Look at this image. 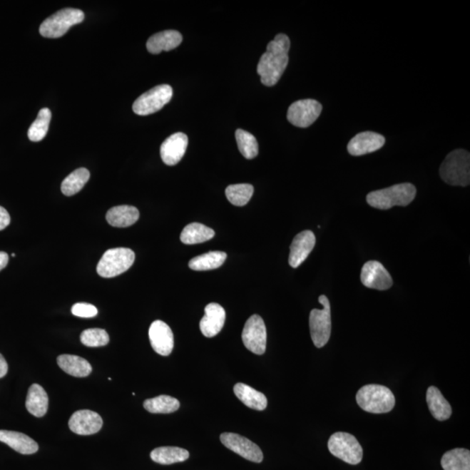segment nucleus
I'll use <instances>...</instances> for the list:
<instances>
[{
	"instance_id": "obj_25",
	"label": "nucleus",
	"mask_w": 470,
	"mask_h": 470,
	"mask_svg": "<svg viewBox=\"0 0 470 470\" xmlns=\"http://www.w3.org/2000/svg\"><path fill=\"white\" fill-rule=\"evenodd\" d=\"M235 396L238 397L242 404L252 409L262 412L267 406V399L265 394L259 391L251 388L250 386L244 383H237L234 388Z\"/></svg>"
},
{
	"instance_id": "obj_7",
	"label": "nucleus",
	"mask_w": 470,
	"mask_h": 470,
	"mask_svg": "<svg viewBox=\"0 0 470 470\" xmlns=\"http://www.w3.org/2000/svg\"><path fill=\"white\" fill-rule=\"evenodd\" d=\"M327 447L332 455L347 464L357 465L362 460L363 450L360 442L349 433L337 432L332 434Z\"/></svg>"
},
{
	"instance_id": "obj_15",
	"label": "nucleus",
	"mask_w": 470,
	"mask_h": 470,
	"mask_svg": "<svg viewBox=\"0 0 470 470\" xmlns=\"http://www.w3.org/2000/svg\"><path fill=\"white\" fill-rule=\"evenodd\" d=\"M149 339L153 350L157 354L168 357L172 353L175 341L170 327L164 322H153L149 329Z\"/></svg>"
},
{
	"instance_id": "obj_28",
	"label": "nucleus",
	"mask_w": 470,
	"mask_h": 470,
	"mask_svg": "<svg viewBox=\"0 0 470 470\" xmlns=\"http://www.w3.org/2000/svg\"><path fill=\"white\" fill-rule=\"evenodd\" d=\"M227 259L226 252L221 251H211L192 259L188 266L192 270L208 271L216 270L223 266Z\"/></svg>"
},
{
	"instance_id": "obj_4",
	"label": "nucleus",
	"mask_w": 470,
	"mask_h": 470,
	"mask_svg": "<svg viewBox=\"0 0 470 470\" xmlns=\"http://www.w3.org/2000/svg\"><path fill=\"white\" fill-rule=\"evenodd\" d=\"M444 183L451 185L467 187L470 183V155L464 149L449 153L440 168Z\"/></svg>"
},
{
	"instance_id": "obj_31",
	"label": "nucleus",
	"mask_w": 470,
	"mask_h": 470,
	"mask_svg": "<svg viewBox=\"0 0 470 470\" xmlns=\"http://www.w3.org/2000/svg\"><path fill=\"white\" fill-rule=\"evenodd\" d=\"M90 179V173L86 168H78L71 173L61 184V191L66 196H73L80 192Z\"/></svg>"
},
{
	"instance_id": "obj_29",
	"label": "nucleus",
	"mask_w": 470,
	"mask_h": 470,
	"mask_svg": "<svg viewBox=\"0 0 470 470\" xmlns=\"http://www.w3.org/2000/svg\"><path fill=\"white\" fill-rule=\"evenodd\" d=\"M152 460L162 465L183 463L189 458L188 450L178 447H160L150 454Z\"/></svg>"
},
{
	"instance_id": "obj_2",
	"label": "nucleus",
	"mask_w": 470,
	"mask_h": 470,
	"mask_svg": "<svg viewBox=\"0 0 470 470\" xmlns=\"http://www.w3.org/2000/svg\"><path fill=\"white\" fill-rule=\"evenodd\" d=\"M416 195L417 188L414 185L402 183L369 193L367 195V203L374 208L387 210L396 206H408Z\"/></svg>"
},
{
	"instance_id": "obj_37",
	"label": "nucleus",
	"mask_w": 470,
	"mask_h": 470,
	"mask_svg": "<svg viewBox=\"0 0 470 470\" xmlns=\"http://www.w3.org/2000/svg\"><path fill=\"white\" fill-rule=\"evenodd\" d=\"M72 313L81 318H93L98 315L96 307L89 303H76L72 307Z\"/></svg>"
},
{
	"instance_id": "obj_40",
	"label": "nucleus",
	"mask_w": 470,
	"mask_h": 470,
	"mask_svg": "<svg viewBox=\"0 0 470 470\" xmlns=\"http://www.w3.org/2000/svg\"><path fill=\"white\" fill-rule=\"evenodd\" d=\"M9 262V256L5 252H0V271L7 266Z\"/></svg>"
},
{
	"instance_id": "obj_18",
	"label": "nucleus",
	"mask_w": 470,
	"mask_h": 470,
	"mask_svg": "<svg viewBox=\"0 0 470 470\" xmlns=\"http://www.w3.org/2000/svg\"><path fill=\"white\" fill-rule=\"evenodd\" d=\"M315 242L314 233L310 230L303 231L296 235L290 246V255L288 259L290 266L293 268L301 266L313 251Z\"/></svg>"
},
{
	"instance_id": "obj_17",
	"label": "nucleus",
	"mask_w": 470,
	"mask_h": 470,
	"mask_svg": "<svg viewBox=\"0 0 470 470\" xmlns=\"http://www.w3.org/2000/svg\"><path fill=\"white\" fill-rule=\"evenodd\" d=\"M385 138L374 132L358 133L347 144V151L353 156H362L377 152L385 144Z\"/></svg>"
},
{
	"instance_id": "obj_12",
	"label": "nucleus",
	"mask_w": 470,
	"mask_h": 470,
	"mask_svg": "<svg viewBox=\"0 0 470 470\" xmlns=\"http://www.w3.org/2000/svg\"><path fill=\"white\" fill-rule=\"evenodd\" d=\"M220 441L223 442L225 447L238 454L246 460L257 464L262 463L263 461V453L259 446L238 434H221Z\"/></svg>"
},
{
	"instance_id": "obj_1",
	"label": "nucleus",
	"mask_w": 470,
	"mask_h": 470,
	"mask_svg": "<svg viewBox=\"0 0 470 470\" xmlns=\"http://www.w3.org/2000/svg\"><path fill=\"white\" fill-rule=\"evenodd\" d=\"M290 38L283 34L276 35L274 41L268 43L266 53L260 57L257 66V73L264 86H275L282 78L290 61Z\"/></svg>"
},
{
	"instance_id": "obj_10",
	"label": "nucleus",
	"mask_w": 470,
	"mask_h": 470,
	"mask_svg": "<svg viewBox=\"0 0 470 470\" xmlns=\"http://www.w3.org/2000/svg\"><path fill=\"white\" fill-rule=\"evenodd\" d=\"M242 342L252 353L263 354L266 352L267 329L263 319L258 315L247 320L242 331Z\"/></svg>"
},
{
	"instance_id": "obj_30",
	"label": "nucleus",
	"mask_w": 470,
	"mask_h": 470,
	"mask_svg": "<svg viewBox=\"0 0 470 470\" xmlns=\"http://www.w3.org/2000/svg\"><path fill=\"white\" fill-rule=\"evenodd\" d=\"M444 470H470V451L465 449H455L446 452L441 460Z\"/></svg>"
},
{
	"instance_id": "obj_22",
	"label": "nucleus",
	"mask_w": 470,
	"mask_h": 470,
	"mask_svg": "<svg viewBox=\"0 0 470 470\" xmlns=\"http://www.w3.org/2000/svg\"><path fill=\"white\" fill-rule=\"evenodd\" d=\"M426 398L429 412L436 420L446 421L451 417V406L436 387H429Z\"/></svg>"
},
{
	"instance_id": "obj_34",
	"label": "nucleus",
	"mask_w": 470,
	"mask_h": 470,
	"mask_svg": "<svg viewBox=\"0 0 470 470\" xmlns=\"http://www.w3.org/2000/svg\"><path fill=\"white\" fill-rule=\"evenodd\" d=\"M254 191V187L250 184L230 185L226 189V196L235 206L243 207L250 203Z\"/></svg>"
},
{
	"instance_id": "obj_8",
	"label": "nucleus",
	"mask_w": 470,
	"mask_h": 470,
	"mask_svg": "<svg viewBox=\"0 0 470 470\" xmlns=\"http://www.w3.org/2000/svg\"><path fill=\"white\" fill-rule=\"evenodd\" d=\"M319 302L323 310H313L310 316V327L312 341L318 349H321L329 342L331 335V307L327 296L321 295Z\"/></svg>"
},
{
	"instance_id": "obj_16",
	"label": "nucleus",
	"mask_w": 470,
	"mask_h": 470,
	"mask_svg": "<svg viewBox=\"0 0 470 470\" xmlns=\"http://www.w3.org/2000/svg\"><path fill=\"white\" fill-rule=\"evenodd\" d=\"M188 138L183 133H176L168 137L160 147V156L164 163L175 165L183 159L187 151Z\"/></svg>"
},
{
	"instance_id": "obj_26",
	"label": "nucleus",
	"mask_w": 470,
	"mask_h": 470,
	"mask_svg": "<svg viewBox=\"0 0 470 470\" xmlns=\"http://www.w3.org/2000/svg\"><path fill=\"white\" fill-rule=\"evenodd\" d=\"M49 399L41 385L33 384L27 394L26 407L29 412L36 417H44L48 409Z\"/></svg>"
},
{
	"instance_id": "obj_36",
	"label": "nucleus",
	"mask_w": 470,
	"mask_h": 470,
	"mask_svg": "<svg viewBox=\"0 0 470 470\" xmlns=\"http://www.w3.org/2000/svg\"><path fill=\"white\" fill-rule=\"evenodd\" d=\"M81 341L86 347H103L108 344L109 335L105 329H89L82 332Z\"/></svg>"
},
{
	"instance_id": "obj_20",
	"label": "nucleus",
	"mask_w": 470,
	"mask_h": 470,
	"mask_svg": "<svg viewBox=\"0 0 470 470\" xmlns=\"http://www.w3.org/2000/svg\"><path fill=\"white\" fill-rule=\"evenodd\" d=\"M183 39V35L179 31L175 30L160 31L149 38L147 48L152 54H159L163 51L168 52L179 46Z\"/></svg>"
},
{
	"instance_id": "obj_38",
	"label": "nucleus",
	"mask_w": 470,
	"mask_h": 470,
	"mask_svg": "<svg viewBox=\"0 0 470 470\" xmlns=\"http://www.w3.org/2000/svg\"><path fill=\"white\" fill-rule=\"evenodd\" d=\"M11 217L6 209L0 207V231L9 226Z\"/></svg>"
},
{
	"instance_id": "obj_11",
	"label": "nucleus",
	"mask_w": 470,
	"mask_h": 470,
	"mask_svg": "<svg viewBox=\"0 0 470 470\" xmlns=\"http://www.w3.org/2000/svg\"><path fill=\"white\" fill-rule=\"evenodd\" d=\"M322 111V106L317 101L302 100L295 101L287 111V120L298 128H309L317 120Z\"/></svg>"
},
{
	"instance_id": "obj_19",
	"label": "nucleus",
	"mask_w": 470,
	"mask_h": 470,
	"mask_svg": "<svg viewBox=\"0 0 470 470\" xmlns=\"http://www.w3.org/2000/svg\"><path fill=\"white\" fill-rule=\"evenodd\" d=\"M226 321V311L218 303H210L205 307V315L200 322L204 337L212 338L218 334Z\"/></svg>"
},
{
	"instance_id": "obj_33",
	"label": "nucleus",
	"mask_w": 470,
	"mask_h": 470,
	"mask_svg": "<svg viewBox=\"0 0 470 470\" xmlns=\"http://www.w3.org/2000/svg\"><path fill=\"white\" fill-rule=\"evenodd\" d=\"M52 113L48 108L39 111L38 117L29 130V138L31 141H41L48 132Z\"/></svg>"
},
{
	"instance_id": "obj_13",
	"label": "nucleus",
	"mask_w": 470,
	"mask_h": 470,
	"mask_svg": "<svg viewBox=\"0 0 470 470\" xmlns=\"http://www.w3.org/2000/svg\"><path fill=\"white\" fill-rule=\"evenodd\" d=\"M361 280L367 287L377 290H388L393 286V280L381 262L369 260L363 265Z\"/></svg>"
},
{
	"instance_id": "obj_6",
	"label": "nucleus",
	"mask_w": 470,
	"mask_h": 470,
	"mask_svg": "<svg viewBox=\"0 0 470 470\" xmlns=\"http://www.w3.org/2000/svg\"><path fill=\"white\" fill-rule=\"evenodd\" d=\"M136 254L130 248H111L102 256L97 265L98 275L103 278H113L123 274L133 266Z\"/></svg>"
},
{
	"instance_id": "obj_32",
	"label": "nucleus",
	"mask_w": 470,
	"mask_h": 470,
	"mask_svg": "<svg viewBox=\"0 0 470 470\" xmlns=\"http://www.w3.org/2000/svg\"><path fill=\"white\" fill-rule=\"evenodd\" d=\"M180 402L169 396H159L144 402V408L153 414H171L180 409Z\"/></svg>"
},
{
	"instance_id": "obj_27",
	"label": "nucleus",
	"mask_w": 470,
	"mask_h": 470,
	"mask_svg": "<svg viewBox=\"0 0 470 470\" xmlns=\"http://www.w3.org/2000/svg\"><path fill=\"white\" fill-rule=\"evenodd\" d=\"M212 228L201 223H191L185 226L180 235V240L184 244L193 245L208 242L215 237Z\"/></svg>"
},
{
	"instance_id": "obj_24",
	"label": "nucleus",
	"mask_w": 470,
	"mask_h": 470,
	"mask_svg": "<svg viewBox=\"0 0 470 470\" xmlns=\"http://www.w3.org/2000/svg\"><path fill=\"white\" fill-rule=\"evenodd\" d=\"M59 367L66 374L74 377H86L93 369L86 359L73 354H61L57 358Z\"/></svg>"
},
{
	"instance_id": "obj_23",
	"label": "nucleus",
	"mask_w": 470,
	"mask_h": 470,
	"mask_svg": "<svg viewBox=\"0 0 470 470\" xmlns=\"http://www.w3.org/2000/svg\"><path fill=\"white\" fill-rule=\"evenodd\" d=\"M106 218L111 226L128 228L137 223L140 218V212L136 208L123 205L111 208Z\"/></svg>"
},
{
	"instance_id": "obj_3",
	"label": "nucleus",
	"mask_w": 470,
	"mask_h": 470,
	"mask_svg": "<svg viewBox=\"0 0 470 470\" xmlns=\"http://www.w3.org/2000/svg\"><path fill=\"white\" fill-rule=\"evenodd\" d=\"M357 402L362 410L373 414L389 413L396 405L392 391L379 384L363 386L357 394Z\"/></svg>"
},
{
	"instance_id": "obj_5",
	"label": "nucleus",
	"mask_w": 470,
	"mask_h": 470,
	"mask_svg": "<svg viewBox=\"0 0 470 470\" xmlns=\"http://www.w3.org/2000/svg\"><path fill=\"white\" fill-rule=\"evenodd\" d=\"M84 19L85 14L81 10L65 8L47 18L39 27V34L45 38H61L71 27L81 23Z\"/></svg>"
},
{
	"instance_id": "obj_9",
	"label": "nucleus",
	"mask_w": 470,
	"mask_h": 470,
	"mask_svg": "<svg viewBox=\"0 0 470 470\" xmlns=\"http://www.w3.org/2000/svg\"><path fill=\"white\" fill-rule=\"evenodd\" d=\"M173 98V88L169 85H160L148 91L137 98L133 105V112L147 116L161 110Z\"/></svg>"
},
{
	"instance_id": "obj_35",
	"label": "nucleus",
	"mask_w": 470,
	"mask_h": 470,
	"mask_svg": "<svg viewBox=\"0 0 470 470\" xmlns=\"http://www.w3.org/2000/svg\"><path fill=\"white\" fill-rule=\"evenodd\" d=\"M235 137L240 152L246 159L252 160L258 155V142L252 134L238 129L235 132Z\"/></svg>"
},
{
	"instance_id": "obj_14",
	"label": "nucleus",
	"mask_w": 470,
	"mask_h": 470,
	"mask_svg": "<svg viewBox=\"0 0 470 470\" xmlns=\"http://www.w3.org/2000/svg\"><path fill=\"white\" fill-rule=\"evenodd\" d=\"M103 426L101 417L92 410H78L69 420V428L72 431L81 436H90L96 434Z\"/></svg>"
},
{
	"instance_id": "obj_21",
	"label": "nucleus",
	"mask_w": 470,
	"mask_h": 470,
	"mask_svg": "<svg viewBox=\"0 0 470 470\" xmlns=\"http://www.w3.org/2000/svg\"><path fill=\"white\" fill-rule=\"evenodd\" d=\"M0 441L23 455H31L39 450L37 442L31 437L25 434L10 430H0Z\"/></svg>"
},
{
	"instance_id": "obj_39",
	"label": "nucleus",
	"mask_w": 470,
	"mask_h": 470,
	"mask_svg": "<svg viewBox=\"0 0 470 470\" xmlns=\"http://www.w3.org/2000/svg\"><path fill=\"white\" fill-rule=\"evenodd\" d=\"M8 372V364L6 359L0 354V378L5 377Z\"/></svg>"
}]
</instances>
